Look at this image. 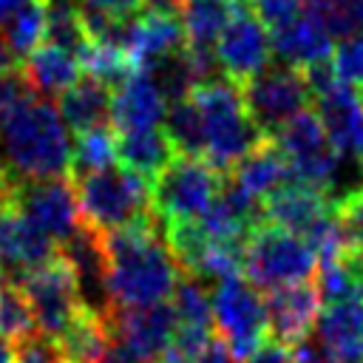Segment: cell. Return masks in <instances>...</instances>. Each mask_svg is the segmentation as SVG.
Listing matches in <instances>:
<instances>
[{
    "label": "cell",
    "instance_id": "obj_1",
    "mask_svg": "<svg viewBox=\"0 0 363 363\" xmlns=\"http://www.w3.org/2000/svg\"><path fill=\"white\" fill-rule=\"evenodd\" d=\"M102 244L113 309H142L173 298L184 272L173 258L164 224L156 216L125 230L102 233Z\"/></svg>",
    "mask_w": 363,
    "mask_h": 363
},
{
    "label": "cell",
    "instance_id": "obj_2",
    "mask_svg": "<svg viewBox=\"0 0 363 363\" xmlns=\"http://www.w3.org/2000/svg\"><path fill=\"white\" fill-rule=\"evenodd\" d=\"M71 130L37 94L0 111V167L11 182L71 176Z\"/></svg>",
    "mask_w": 363,
    "mask_h": 363
},
{
    "label": "cell",
    "instance_id": "obj_3",
    "mask_svg": "<svg viewBox=\"0 0 363 363\" xmlns=\"http://www.w3.org/2000/svg\"><path fill=\"white\" fill-rule=\"evenodd\" d=\"M190 99L196 102L201 122H204L201 159L210 167H216L221 176H230L250 150L267 142V136L258 130V125L247 113L241 85L224 77H216V79L196 85Z\"/></svg>",
    "mask_w": 363,
    "mask_h": 363
},
{
    "label": "cell",
    "instance_id": "obj_4",
    "mask_svg": "<svg viewBox=\"0 0 363 363\" xmlns=\"http://www.w3.org/2000/svg\"><path fill=\"white\" fill-rule=\"evenodd\" d=\"M79 216L99 233L125 230L142 224L153 216L150 204V182L125 164H113L88 176L74 179Z\"/></svg>",
    "mask_w": 363,
    "mask_h": 363
},
{
    "label": "cell",
    "instance_id": "obj_5",
    "mask_svg": "<svg viewBox=\"0 0 363 363\" xmlns=\"http://www.w3.org/2000/svg\"><path fill=\"white\" fill-rule=\"evenodd\" d=\"M224 176L210 167L201 156H173L170 164L150 182V204L153 216L164 224H187L201 221L213 207Z\"/></svg>",
    "mask_w": 363,
    "mask_h": 363
},
{
    "label": "cell",
    "instance_id": "obj_6",
    "mask_svg": "<svg viewBox=\"0 0 363 363\" xmlns=\"http://www.w3.org/2000/svg\"><path fill=\"white\" fill-rule=\"evenodd\" d=\"M318 269V258L309 250V244L286 233L275 224H258L244 247V267L241 275L255 286V289H278L289 284L309 281L312 272Z\"/></svg>",
    "mask_w": 363,
    "mask_h": 363
},
{
    "label": "cell",
    "instance_id": "obj_7",
    "mask_svg": "<svg viewBox=\"0 0 363 363\" xmlns=\"http://www.w3.org/2000/svg\"><path fill=\"white\" fill-rule=\"evenodd\" d=\"M272 142L286 156L292 182L318 187L332 199V193L337 190L343 159L332 147V142H329V136H326V130H323V125H320L315 111L298 113L292 122H286L272 136Z\"/></svg>",
    "mask_w": 363,
    "mask_h": 363
},
{
    "label": "cell",
    "instance_id": "obj_8",
    "mask_svg": "<svg viewBox=\"0 0 363 363\" xmlns=\"http://www.w3.org/2000/svg\"><path fill=\"white\" fill-rule=\"evenodd\" d=\"M213 301V326L221 337V343L244 360L258 343L267 340L269 323H267V303L261 298V289H255L244 275L224 278L210 292Z\"/></svg>",
    "mask_w": 363,
    "mask_h": 363
},
{
    "label": "cell",
    "instance_id": "obj_9",
    "mask_svg": "<svg viewBox=\"0 0 363 363\" xmlns=\"http://www.w3.org/2000/svg\"><path fill=\"white\" fill-rule=\"evenodd\" d=\"M241 94H244L250 119L258 125V130L267 139H272L298 113L309 111V102H312V91L306 85L303 71L289 65L264 68L258 77L241 85Z\"/></svg>",
    "mask_w": 363,
    "mask_h": 363
},
{
    "label": "cell",
    "instance_id": "obj_10",
    "mask_svg": "<svg viewBox=\"0 0 363 363\" xmlns=\"http://www.w3.org/2000/svg\"><path fill=\"white\" fill-rule=\"evenodd\" d=\"M9 201L20 210L26 221H31L40 233H45L57 247L82 224L77 184L71 176L14 182Z\"/></svg>",
    "mask_w": 363,
    "mask_h": 363
},
{
    "label": "cell",
    "instance_id": "obj_11",
    "mask_svg": "<svg viewBox=\"0 0 363 363\" xmlns=\"http://www.w3.org/2000/svg\"><path fill=\"white\" fill-rule=\"evenodd\" d=\"M20 286L26 289V295L34 306L37 326L43 335L60 337L85 312L79 289H77V278H74L71 267L60 258V252L54 261L28 272L20 281Z\"/></svg>",
    "mask_w": 363,
    "mask_h": 363
},
{
    "label": "cell",
    "instance_id": "obj_12",
    "mask_svg": "<svg viewBox=\"0 0 363 363\" xmlns=\"http://www.w3.org/2000/svg\"><path fill=\"white\" fill-rule=\"evenodd\" d=\"M213 54L224 79L235 85H247L252 77L269 68V60H272L269 28L255 17L250 6H241L235 17L227 23V28L221 31Z\"/></svg>",
    "mask_w": 363,
    "mask_h": 363
},
{
    "label": "cell",
    "instance_id": "obj_13",
    "mask_svg": "<svg viewBox=\"0 0 363 363\" xmlns=\"http://www.w3.org/2000/svg\"><path fill=\"white\" fill-rule=\"evenodd\" d=\"M105 43L122 48L136 68H150L153 62L187 48L182 20L176 14H162L150 9L116 20Z\"/></svg>",
    "mask_w": 363,
    "mask_h": 363
},
{
    "label": "cell",
    "instance_id": "obj_14",
    "mask_svg": "<svg viewBox=\"0 0 363 363\" xmlns=\"http://www.w3.org/2000/svg\"><path fill=\"white\" fill-rule=\"evenodd\" d=\"M105 320L111 337L128 346L142 363H159L179 326L170 301L142 309H113Z\"/></svg>",
    "mask_w": 363,
    "mask_h": 363
},
{
    "label": "cell",
    "instance_id": "obj_15",
    "mask_svg": "<svg viewBox=\"0 0 363 363\" xmlns=\"http://www.w3.org/2000/svg\"><path fill=\"white\" fill-rule=\"evenodd\" d=\"M57 258V244L40 233L6 199L0 201V272L6 281L20 284L28 272Z\"/></svg>",
    "mask_w": 363,
    "mask_h": 363
},
{
    "label": "cell",
    "instance_id": "obj_16",
    "mask_svg": "<svg viewBox=\"0 0 363 363\" xmlns=\"http://www.w3.org/2000/svg\"><path fill=\"white\" fill-rule=\"evenodd\" d=\"M315 113L343 162L363 167V99L349 82H337L315 96Z\"/></svg>",
    "mask_w": 363,
    "mask_h": 363
},
{
    "label": "cell",
    "instance_id": "obj_17",
    "mask_svg": "<svg viewBox=\"0 0 363 363\" xmlns=\"http://www.w3.org/2000/svg\"><path fill=\"white\" fill-rule=\"evenodd\" d=\"M264 303H267L269 335L286 346H298L315 332L323 301L312 281H301V284L269 289Z\"/></svg>",
    "mask_w": 363,
    "mask_h": 363
},
{
    "label": "cell",
    "instance_id": "obj_18",
    "mask_svg": "<svg viewBox=\"0 0 363 363\" xmlns=\"http://www.w3.org/2000/svg\"><path fill=\"white\" fill-rule=\"evenodd\" d=\"M167 113V99L156 88L153 77L136 68L125 82L111 91V128L116 133L162 128Z\"/></svg>",
    "mask_w": 363,
    "mask_h": 363
},
{
    "label": "cell",
    "instance_id": "obj_19",
    "mask_svg": "<svg viewBox=\"0 0 363 363\" xmlns=\"http://www.w3.org/2000/svg\"><path fill=\"white\" fill-rule=\"evenodd\" d=\"M332 207L335 201L323 190L301 182H289L264 199V221L303 238Z\"/></svg>",
    "mask_w": 363,
    "mask_h": 363
},
{
    "label": "cell",
    "instance_id": "obj_20",
    "mask_svg": "<svg viewBox=\"0 0 363 363\" xmlns=\"http://www.w3.org/2000/svg\"><path fill=\"white\" fill-rule=\"evenodd\" d=\"M269 40H272V54L281 60V65H289L298 71L315 62H326L335 54V37L306 9L301 17H295L284 28H275Z\"/></svg>",
    "mask_w": 363,
    "mask_h": 363
},
{
    "label": "cell",
    "instance_id": "obj_21",
    "mask_svg": "<svg viewBox=\"0 0 363 363\" xmlns=\"http://www.w3.org/2000/svg\"><path fill=\"white\" fill-rule=\"evenodd\" d=\"M315 337L340 360L363 363V298L323 303Z\"/></svg>",
    "mask_w": 363,
    "mask_h": 363
},
{
    "label": "cell",
    "instance_id": "obj_22",
    "mask_svg": "<svg viewBox=\"0 0 363 363\" xmlns=\"http://www.w3.org/2000/svg\"><path fill=\"white\" fill-rule=\"evenodd\" d=\"M20 71L26 77V82L31 85V91L43 99H51V96L60 99L82 77V65L74 54L54 48V45H45V43L31 57L23 60Z\"/></svg>",
    "mask_w": 363,
    "mask_h": 363
},
{
    "label": "cell",
    "instance_id": "obj_23",
    "mask_svg": "<svg viewBox=\"0 0 363 363\" xmlns=\"http://www.w3.org/2000/svg\"><path fill=\"white\" fill-rule=\"evenodd\" d=\"M60 116L68 130L82 133L99 125H111V88L99 79L82 74L62 96H60Z\"/></svg>",
    "mask_w": 363,
    "mask_h": 363
},
{
    "label": "cell",
    "instance_id": "obj_24",
    "mask_svg": "<svg viewBox=\"0 0 363 363\" xmlns=\"http://www.w3.org/2000/svg\"><path fill=\"white\" fill-rule=\"evenodd\" d=\"M247 193H252L255 199H267L272 196L275 190H281L284 184L292 182V173H289V162L286 156L281 153V147L267 139L261 142L255 150H250L238 164L235 170L230 173Z\"/></svg>",
    "mask_w": 363,
    "mask_h": 363
},
{
    "label": "cell",
    "instance_id": "obj_25",
    "mask_svg": "<svg viewBox=\"0 0 363 363\" xmlns=\"http://www.w3.org/2000/svg\"><path fill=\"white\" fill-rule=\"evenodd\" d=\"M241 9V0H184L179 20L184 28L187 48L213 51L227 23Z\"/></svg>",
    "mask_w": 363,
    "mask_h": 363
},
{
    "label": "cell",
    "instance_id": "obj_26",
    "mask_svg": "<svg viewBox=\"0 0 363 363\" xmlns=\"http://www.w3.org/2000/svg\"><path fill=\"white\" fill-rule=\"evenodd\" d=\"M116 136H119V164H125L128 170L139 173L147 182H153L176 156L164 128L116 133Z\"/></svg>",
    "mask_w": 363,
    "mask_h": 363
},
{
    "label": "cell",
    "instance_id": "obj_27",
    "mask_svg": "<svg viewBox=\"0 0 363 363\" xmlns=\"http://www.w3.org/2000/svg\"><path fill=\"white\" fill-rule=\"evenodd\" d=\"M119 164V136L111 125H99L74 136L71 147V179Z\"/></svg>",
    "mask_w": 363,
    "mask_h": 363
},
{
    "label": "cell",
    "instance_id": "obj_28",
    "mask_svg": "<svg viewBox=\"0 0 363 363\" xmlns=\"http://www.w3.org/2000/svg\"><path fill=\"white\" fill-rule=\"evenodd\" d=\"M57 340L68 363H96L111 343V329L105 318L85 309Z\"/></svg>",
    "mask_w": 363,
    "mask_h": 363
},
{
    "label": "cell",
    "instance_id": "obj_29",
    "mask_svg": "<svg viewBox=\"0 0 363 363\" xmlns=\"http://www.w3.org/2000/svg\"><path fill=\"white\" fill-rule=\"evenodd\" d=\"M45 45L62 48L79 60V54L91 45V37L82 26L79 3H71V0L45 3Z\"/></svg>",
    "mask_w": 363,
    "mask_h": 363
},
{
    "label": "cell",
    "instance_id": "obj_30",
    "mask_svg": "<svg viewBox=\"0 0 363 363\" xmlns=\"http://www.w3.org/2000/svg\"><path fill=\"white\" fill-rule=\"evenodd\" d=\"M162 128L179 156H201L204 153V122L190 96L167 105Z\"/></svg>",
    "mask_w": 363,
    "mask_h": 363
},
{
    "label": "cell",
    "instance_id": "obj_31",
    "mask_svg": "<svg viewBox=\"0 0 363 363\" xmlns=\"http://www.w3.org/2000/svg\"><path fill=\"white\" fill-rule=\"evenodd\" d=\"M37 315L34 306L26 295V289L14 281H3L0 284V337L3 340H26L31 335H37Z\"/></svg>",
    "mask_w": 363,
    "mask_h": 363
},
{
    "label": "cell",
    "instance_id": "obj_32",
    "mask_svg": "<svg viewBox=\"0 0 363 363\" xmlns=\"http://www.w3.org/2000/svg\"><path fill=\"white\" fill-rule=\"evenodd\" d=\"M45 3L48 0H28L0 31L6 34L11 51L20 57H31L43 43H45Z\"/></svg>",
    "mask_w": 363,
    "mask_h": 363
},
{
    "label": "cell",
    "instance_id": "obj_33",
    "mask_svg": "<svg viewBox=\"0 0 363 363\" xmlns=\"http://www.w3.org/2000/svg\"><path fill=\"white\" fill-rule=\"evenodd\" d=\"M79 65H82V74L99 79V82L108 85L111 91H113L119 82H125V79L136 71V65L130 62V57H128L122 48L111 45V43H91V45L79 54Z\"/></svg>",
    "mask_w": 363,
    "mask_h": 363
},
{
    "label": "cell",
    "instance_id": "obj_34",
    "mask_svg": "<svg viewBox=\"0 0 363 363\" xmlns=\"http://www.w3.org/2000/svg\"><path fill=\"white\" fill-rule=\"evenodd\" d=\"M176 320L182 326H201V329H216L213 326V301L207 286L193 278V275H182V281L176 284V292L170 298Z\"/></svg>",
    "mask_w": 363,
    "mask_h": 363
},
{
    "label": "cell",
    "instance_id": "obj_35",
    "mask_svg": "<svg viewBox=\"0 0 363 363\" xmlns=\"http://www.w3.org/2000/svg\"><path fill=\"white\" fill-rule=\"evenodd\" d=\"M303 9L315 14L335 40L363 31V0H303Z\"/></svg>",
    "mask_w": 363,
    "mask_h": 363
},
{
    "label": "cell",
    "instance_id": "obj_36",
    "mask_svg": "<svg viewBox=\"0 0 363 363\" xmlns=\"http://www.w3.org/2000/svg\"><path fill=\"white\" fill-rule=\"evenodd\" d=\"M332 65L343 82L363 88V31H357L335 45Z\"/></svg>",
    "mask_w": 363,
    "mask_h": 363
},
{
    "label": "cell",
    "instance_id": "obj_37",
    "mask_svg": "<svg viewBox=\"0 0 363 363\" xmlns=\"http://www.w3.org/2000/svg\"><path fill=\"white\" fill-rule=\"evenodd\" d=\"M14 363H68V360H65V352H62L57 337L37 332V335L17 343Z\"/></svg>",
    "mask_w": 363,
    "mask_h": 363
},
{
    "label": "cell",
    "instance_id": "obj_38",
    "mask_svg": "<svg viewBox=\"0 0 363 363\" xmlns=\"http://www.w3.org/2000/svg\"><path fill=\"white\" fill-rule=\"evenodd\" d=\"M250 9L269 31H275L303 14V0H250Z\"/></svg>",
    "mask_w": 363,
    "mask_h": 363
},
{
    "label": "cell",
    "instance_id": "obj_39",
    "mask_svg": "<svg viewBox=\"0 0 363 363\" xmlns=\"http://www.w3.org/2000/svg\"><path fill=\"white\" fill-rule=\"evenodd\" d=\"M335 210H337V218L343 224L349 250L352 247H363V187L354 190L352 196H346L343 201H337Z\"/></svg>",
    "mask_w": 363,
    "mask_h": 363
},
{
    "label": "cell",
    "instance_id": "obj_40",
    "mask_svg": "<svg viewBox=\"0 0 363 363\" xmlns=\"http://www.w3.org/2000/svg\"><path fill=\"white\" fill-rule=\"evenodd\" d=\"M241 363H298L295 360V349L275 340V337H267L264 343H258Z\"/></svg>",
    "mask_w": 363,
    "mask_h": 363
},
{
    "label": "cell",
    "instance_id": "obj_41",
    "mask_svg": "<svg viewBox=\"0 0 363 363\" xmlns=\"http://www.w3.org/2000/svg\"><path fill=\"white\" fill-rule=\"evenodd\" d=\"M295 360H298V363H346V360H340L337 354H332L318 337L301 340V343L295 346Z\"/></svg>",
    "mask_w": 363,
    "mask_h": 363
},
{
    "label": "cell",
    "instance_id": "obj_42",
    "mask_svg": "<svg viewBox=\"0 0 363 363\" xmlns=\"http://www.w3.org/2000/svg\"><path fill=\"white\" fill-rule=\"evenodd\" d=\"M79 3L88 9H96L108 17H116V20L130 17V14L142 11V6H145V0H79Z\"/></svg>",
    "mask_w": 363,
    "mask_h": 363
},
{
    "label": "cell",
    "instance_id": "obj_43",
    "mask_svg": "<svg viewBox=\"0 0 363 363\" xmlns=\"http://www.w3.org/2000/svg\"><path fill=\"white\" fill-rule=\"evenodd\" d=\"M96 363H142V360H139L128 346H122L119 340H113V337H111L108 349L102 352V357H99Z\"/></svg>",
    "mask_w": 363,
    "mask_h": 363
},
{
    "label": "cell",
    "instance_id": "obj_44",
    "mask_svg": "<svg viewBox=\"0 0 363 363\" xmlns=\"http://www.w3.org/2000/svg\"><path fill=\"white\" fill-rule=\"evenodd\" d=\"M196 363H238V357H235L221 340H213V343L207 346V352H204Z\"/></svg>",
    "mask_w": 363,
    "mask_h": 363
},
{
    "label": "cell",
    "instance_id": "obj_45",
    "mask_svg": "<svg viewBox=\"0 0 363 363\" xmlns=\"http://www.w3.org/2000/svg\"><path fill=\"white\" fill-rule=\"evenodd\" d=\"M23 62H20V57L11 51V45H9V40H6V34L0 31V74H9V71H17Z\"/></svg>",
    "mask_w": 363,
    "mask_h": 363
},
{
    "label": "cell",
    "instance_id": "obj_46",
    "mask_svg": "<svg viewBox=\"0 0 363 363\" xmlns=\"http://www.w3.org/2000/svg\"><path fill=\"white\" fill-rule=\"evenodd\" d=\"M343 264L349 267V272L354 275V281H357L360 289H363V247H352V250L343 255Z\"/></svg>",
    "mask_w": 363,
    "mask_h": 363
},
{
    "label": "cell",
    "instance_id": "obj_47",
    "mask_svg": "<svg viewBox=\"0 0 363 363\" xmlns=\"http://www.w3.org/2000/svg\"><path fill=\"white\" fill-rule=\"evenodd\" d=\"M182 6H184V0H145V6H142V9L162 11V14H176V17H179Z\"/></svg>",
    "mask_w": 363,
    "mask_h": 363
},
{
    "label": "cell",
    "instance_id": "obj_48",
    "mask_svg": "<svg viewBox=\"0 0 363 363\" xmlns=\"http://www.w3.org/2000/svg\"><path fill=\"white\" fill-rule=\"evenodd\" d=\"M26 3H28V0H0V28H3Z\"/></svg>",
    "mask_w": 363,
    "mask_h": 363
},
{
    "label": "cell",
    "instance_id": "obj_49",
    "mask_svg": "<svg viewBox=\"0 0 363 363\" xmlns=\"http://www.w3.org/2000/svg\"><path fill=\"white\" fill-rule=\"evenodd\" d=\"M14 357H17V349L0 337V363H14Z\"/></svg>",
    "mask_w": 363,
    "mask_h": 363
},
{
    "label": "cell",
    "instance_id": "obj_50",
    "mask_svg": "<svg viewBox=\"0 0 363 363\" xmlns=\"http://www.w3.org/2000/svg\"><path fill=\"white\" fill-rule=\"evenodd\" d=\"M11 184H14V182H11V179L6 176V170L0 167V201H6V199H9V193H11Z\"/></svg>",
    "mask_w": 363,
    "mask_h": 363
},
{
    "label": "cell",
    "instance_id": "obj_51",
    "mask_svg": "<svg viewBox=\"0 0 363 363\" xmlns=\"http://www.w3.org/2000/svg\"><path fill=\"white\" fill-rule=\"evenodd\" d=\"M241 3H244V0H241Z\"/></svg>",
    "mask_w": 363,
    "mask_h": 363
}]
</instances>
